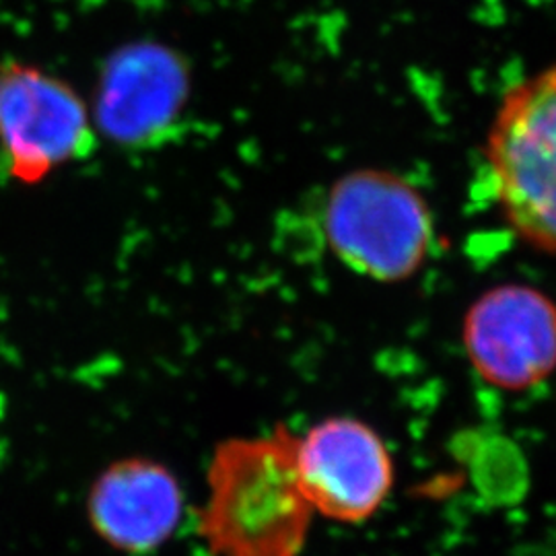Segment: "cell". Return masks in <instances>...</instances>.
<instances>
[{
	"mask_svg": "<svg viewBox=\"0 0 556 556\" xmlns=\"http://www.w3.org/2000/svg\"><path fill=\"white\" fill-rule=\"evenodd\" d=\"M314 509L298 468V433L278 425L225 439L206 468L199 534L213 556H301Z\"/></svg>",
	"mask_w": 556,
	"mask_h": 556,
	"instance_id": "1",
	"label": "cell"
},
{
	"mask_svg": "<svg viewBox=\"0 0 556 556\" xmlns=\"http://www.w3.org/2000/svg\"><path fill=\"white\" fill-rule=\"evenodd\" d=\"M324 239L346 268L379 282L413 277L433 248V215L417 188L392 172L355 169L324 200Z\"/></svg>",
	"mask_w": 556,
	"mask_h": 556,
	"instance_id": "2",
	"label": "cell"
},
{
	"mask_svg": "<svg viewBox=\"0 0 556 556\" xmlns=\"http://www.w3.org/2000/svg\"><path fill=\"white\" fill-rule=\"evenodd\" d=\"M486 157L519 238L556 256V62L505 96Z\"/></svg>",
	"mask_w": 556,
	"mask_h": 556,
	"instance_id": "3",
	"label": "cell"
},
{
	"mask_svg": "<svg viewBox=\"0 0 556 556\" xmlns=\"http://www.w3.org/2000/svg\"><path fill=\"white\" fill-rule=\"evenodd\" d=\"M96 126L75 87L36 64L0 60V163L23 186L87 157Z\"/></svg>",
	"mask_w": 556,
	"mask_h": 556,
	"instance_id": "4",
	"label": "cell"
},
{
	"mask_svg": "<svg viewBox=\"0 0 556 556\" xmlns=\"http://www.w3.org/2000/svg\"><path fill=\"white\" fill-rule=\"evenodd\" d=\"M298 468L316 517L357 526L394 486V459L378 431L355 417H328L298 433Z\"/></svg>",
	"mask_w": 556,
	"mask_h": 556,
	"instance_id": "5",
	"label": "cell"
},
{
	"mask_svg": "<svg viewBox=\"0 0 556 556\" xmlns=\"http://www.w3.org/2000/svg\"><path fill=\"white\" fill-rule=\"evenodd\" d=\"M190 96L184 56L160 41H135L101 68L93 126L128 149L155 147L174 132Z\"/></svg>",
	"mask_w": 556,
	"mask_h": 556,
	"instance_id": "6",
	"label": "cell"
},
{
	"mask_svg": "<svg viewBox=\"0 0 556 556\" xmlns=\"http://www.w3.org/2000/svg\"><path fill=\"white\" fill-rule=\"evenodd\" d=\"M464 349L486 383L519 392L556 369V305L534 287L501 285L470 305Z\"/></svg>",
	"mask_w": 556,
	"mask_h": 556,
	"instance_id": "7",
	"label": "cell"
},
{
	"mask_svg": "<svg viewBox=\"0 0 556 556\" xmlns=\"http://www.w3.org/2000/svg\"><path fill=\"white\" fill-rule=\"evenodd\" d=\"M186 497L178 477L157 459L122 457L105 466L87 495V519L122 555H149L178 532Z\"/></svg>",
	"mask_w": 556,
	"mask_h": 556,
	"instance_id": "8",
	"label": "cell"
}]
</instances>
